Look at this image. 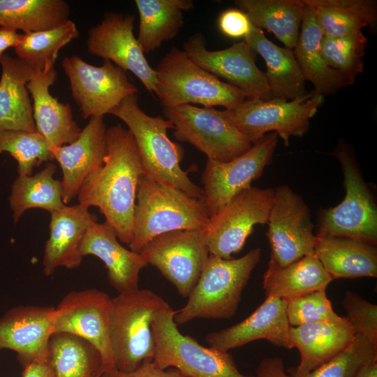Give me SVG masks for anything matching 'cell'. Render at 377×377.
<instances>
[{"label":"cell","instance_id":"obj_29","mask_svg":"<svg viewBox=\"0 0 377 377\" xmlns=\"http://www.w3.org/2000/svg\"><path fill=\"white\" fill-rule=\"evenodd\" d=\"M304 4L300 34L293 52L305 80L313 85L315 93L325 97L351 84L324 61L320 52L323 33L313 10Z\"/></svg>","mask_w":377,"mask_h":377},{"label":"cell","instance_id":"obj_3","mask_svg":"<svg viewBox=\"0 0 377 377\" xmlns=\"http://www.w3.org/2000/svg\"><path fill=\"white\" fill-rule=\"evenodd\" d=\"M210 218L203 200L142 175L139 180L130 249L140 253L153 238L174 230H201Z\"/></svg>","mask_w":377,"mask_h":377},{"label":"cell","instance_id":"obj_42","mask_svg":"<svg viewBox=\"0 0 377 377\" xmlns=\"http://www.w3.org/2000/svg\"><path fill=\"white\" fill-rule=\"evenodd\" d=\"M342 304L355 334L377 347V306L350 290L345 293Z\"/></svg>","mask_w":377,"mask_h":377},{"label":"cell","instance_id":"obj_43","mask_svg":"<svg viewBox=\"0 0 377 377\" xmlns=\"http://www.w3.org/2000/svg\"><path fill=\"white\" fill-rule=\"evenodd\" d=\"M218 24L225 36L233 38H244L252 27L248 16L239 8H229L222 12Z\"/></svg>","mask_w":377,"mask_h":377},{"label":"cell","instance_id":"obj_44","mask_svg":"<svg viewBox=\"0 0 377 377\" xmlns=\"http://www.w3.org/2000/svg\"><path fill=\"white\" fill-rule=\"evenodd\" d=\"M101 377H184L177 369L158 367L153 360H145L140 367L131 371H122L114 366L108 367Z\"/></svg>","mask_w":377,"mask_h":377},{"label":"cell","instance_id":"obj_7","mask_svg":"<svg viewBox=\"0 0 377 377\" xmlns=\"http://www.w3.org/2000/svg\"><path fill=\"white\" fill-rule=\"evenodd\" d=\"M341 164L346 194L341 203L319 212L316 235L345 237L377 243V207L350 145L339 139L332 153Z\"/></svg>","mask_w":377,"mask_h":377},{"label":"cell","instance_id":"obj_16","mask_svg":"<svg viewBox=\"0 0 377 377\" xmlns=\"http://www.w3.org/2000/svg\"><path fill=\"white\" fill-rule=\"evenodd\" d=\"M112 297L96 288L67 293L55 307L53 333L71 334L87 340L101 352L107 367L114 366L110 344Z\"/></svg>","mask_w":377,"mask_h":377},{"label":"cell","instance_id":"obj_4","mask_svg":"<svg viewBox=\"0 0 377 377\" xmlns=\"http://www.w3.org/2000/svg\"><path fill=\"white\" fill-rule=\"evenodd\" d=\"M260 258V248L239 258L223 259L209 254L186 304L175 313V323L184 325L196 318H232Z\"/></svg>","mask_w":377,"mask_h":377},{"label":"cell","instance_id":"obj_5","mask_svg":"<svg viewBox=\"0 0 377 377\" xmlns=\"http://www.w3.org/2000/svg\"><path fill=\"white\" fill-rule=\"evenodd\" d=\"M170 306L150 289L138 288L112 297L110 344L117 369L131 371L145 360H153L152 323L159 311Z\"/></svg>","mask_w":377,"mask_h":377},{"label":"cell","instance_id":"obj_28","mask_svg":"<svg viewBox=\"0 0 377 377\" xmlns=\"http://www.w3.org/2000/svg\"><path fill=\"white\" fill-rule=\"evenodd\" d=\"M0 129L36 132L27 83L34 68L18 57L0 58Z\"/></svg>","mask_w":377,"mask_h":377},{"label":"cell","instance_id":"obj_9","mask_svg":"<svg viewBox=\"0 0 377 377\" xmlns=\"http://www.w3.org/2000/svg\"><path fill=\"white\" fill-rule=\"evenodd\" d=\"M323 101L324 96L313 91L292 101L246 98L222 112L252 144L272 131L288 146L290 138H302L308 132L310 119Z\"/></svg>","mask_w":377,"mask_h":377},{"label":"cell","instance_id":"obj_24","mask_svg":"<svg viewBox=\"0 0 377 377\" xmlns=\"http://www.w3.org/2000/svg\"><path fill=\"white\" fill-rule=\"evenodd\" d=\"M94 217L89 207L81 203L66 205L51 213L50 237L45 243L42 263L45 275H52L58 267L73 269L80 267L83 259L81 244Z\"/></svg>","mask_w":377,"mask_h":377},{"label":"cell","instance_id":"obj_21","mask_svg":"<svg viewBox=\"0 0 377 377\" xmlns=\"http://www.w3.org/2000/svg\"><path fill=\"white\" fill-rule=\"evenodd\" d=\"M287 303L279 297H266L249 317L231 327L209 333L206 342L209 347L223 351L259 339H265L278 347L291 348Z\"/></svg>","mask_w":377,"mask_h":377},{"label":"cell","instance_id":"obj_27","mask_svg":"<svg viewBox=\"0 0 377 377\" xmlns=\"http://www.w3.org/2000/svg\"><path fill=\"white\" fill-rule=\"evenodd\" d=\"M316 236L314 254L332 279L377 276L376 245L345 237Z\"/></svg>","mask_w":377,"mask_h":377},{"label":"cell","instance_id":"obj_22","mask_svg":"<svg viewBox=\"0 0 377 377\" xmlns=\"http://www.w3.org/2000/svg\"><path fill=\"white\" fill-rule=\"evenodd\" d=\"M82 256L98 258L108 270L110 285L118 293L138 288L140 271L148 265L142 256L124 248L113 228L92 219L81 244Z\"/></svg>","mask_w":377,"mask_h":377},{"label":"cell","instance_id":"obj_12","mask_svg":"<svg viewBox=\"0 0 377 377\" xmlns=\"http://www.w3.org/2000/svg\"><path fill=\"white\" fill-rule=\"evenodd\" d=\"M205 229L163 233L139 253L183 297H188L195 286L209 255Z\"/></svg>","mask_w":377,"mask_h":377},{"label":"cell","instance_id":"obj_18","mask_svg":"<svg viewBox=\"0 0 377 377\" xmlns=\"http://www.w3.org/2000/svg\"><path fill=\"white\" fill-rule=\"evenodd\" d=\"M135 19L130 13H106L100 23L89 30L87 50L125 72H131L149 92H155L156 73L134 35Z\"/></svg>","mask_w":377,"mask_h":377},{"label":"cell","instance_id":"obj_38","mask_svg":"<svg viewBox=\"0 0 377 377\" xmlns=\"http://www.w3.org/2000/svg\"><path fill=\"white\" fill-rule=\"evenodd\" d=\"M367 38L362 31L340 37L323 36L320 52L325 63L341 73L353 84L364 71Z\"/></svg>","mask_w":377,"mask_h":377},{"label":"cell","instance_id":"obj_37","mask_svg":"<svg viewBox=\"0 0 377 377\" xmlns=\"http://www.w3.org/2000/svg\"><path fill=\"white\" fill-rule=\"evenodd\" d=\"M78 35L76 24L69 19L52 29L22 34L14 50L17 57L34 70L50 71L54 68L59 51Z\"/></svg>","mask_w":377,"mask_h":377},{"label":"cell","instance_id":"obj_48","mask_svg":"<svg viewBox=\"0 0 377 377\" xmlns=\"http://www.w3.org/2000/svg\"><path fill=\"white\" fill-rule=\"evenodd\" d=\"M356 377H377V360H374L364 366Z\"/></svg>","mask_w":377,"mask_h":377},{"label":"cell","instance_id":"obj_45","mask_svg":"<svg viewBox=\"0 0 377 377\" xmlns=\"http://www.w3.org/2000/svg\"><path fill=\"white\" fill-rule=\"evenodd\" d=\"M256 377H292L285 371L283 362L279 357L263 359L256 369Z\"/></svg>","mask_w":377,"mask_h":377},{"label":"cell","instance_id":"obj_46","mask_svg":"<svg viewBox=\"0 0 377 377\" xmlns=\"http://www.w3.org/2000/svg\"><path fill=\"white\" fill-rule=\"evenodd\" d=\"M21 377H55L50 362L33 363L22 368Z\"/></svg>","mask_w":377,"mask_h":377},{"label":"cell","instance_id":"obj_47","mask_svg":"<svg viewBox=\"0 0 377 377\" xmlns=\"http://www.w3.org/2000/svg\"><path fill=\"white\" fill-rule=\"evenodd\" d=\"M22 34L17 31L7 28L0 27V58L4 52L10 48L15 47L20 42Z\"/></svg>","mask_w":377,"mask_h":377},{"label":"cell","instance_id":"obj_6","mask_svg":"<svg viewBox=\"0 0 377 377\" xmlns=\"http://www.w3.org/2000/svg\"><path fill=\"white\" fill-rule=\"evenodd\" d=\"M155 71V94L163 108L200 104L229 109L246 98L240 89L200 68L176 47L164 55Z\"/></svg>","mask_w":377,"mask_h":377},{"label":"cell","instance_id":"obj_25","mask_svg":"<svg viewBox=\"0 0 377 377\" xmlns=\"http://www.w3.org/2000/svg\"><path fill=\"white\" fill-rule=\"evenodd\" d=\"M355 333L346 317L336 321H322L290 327V346L300 354L296 368L288 371L296 374L309 373L344 350Z\"/></svg>","mask_w":377,"mask_h":377},{"label":"cell","instance_id":"obj_33","mask_svg":"<svg viewBox=\"0 0 377 377\" xmlns=\"http://www.w3.org/2000/svg\"><path fill=\"white\" fill-rule=\"evenodd\" d=\"M235 3L253 26L272 33L286 48H295L305 7L303 0H237Z\"/></svg>","mask_w":377,"mask_h":377},{"label":"cell","instance_id":"obj_39","mask_svg":"<svg viewBox=\"0 0 377 377\" xmlns=\"http://www.w3.org/2000/svg\"><path fill=\"white\" fill-rule=\"evenodd\" d=\"M3 152L16 160L20 176L31 175L34 167L53 160L46 140L37 131L0 129V154Z\"/></svg>","mask_w":377,"mask_h":377},{"label":"cell","instance_id":"obj_23","mask_svg":"<svg viewBox=\"0 0 377 377\" xmlns=\"http://www.w3.org/2000/svg\"><path fill=\"white\" fill-rule=\"evenodd\" d=\"M57 78L54 68L46 71L35 69L27 83L33 100V118L36 131L45 138L50 151L54 147L70 144L82 131L73 118L71 105L60 102L50 92V87Z\"/></svg>","mask_w":377,"mask_h":377},{"label":"cell","instance_id":"obj_32","mask_svg":"<svg viewBox=\"0 0 377 377\" xmlns=\"http://www.w3.org/2000/svg\"><path fill=\"white\" fill-rule=\"evenodd\" d=\"M313 11L323 36L340 37L374 29L377 3L374 0H303Z\"/></svg>","mask_w":377,"mask_h":377},{"label":"cell","instance_id":"obj_17","mask_svg":"<svg viewBox=\"0 0 377 377\" xmlns=\"http://www.w3.org/2000/svg\"><path fill=\"white\" fill-rule=\"evenodd\" d=\"M184 49L196 65L240 89L246 98L269 100L270 89L265 75L256 64L255 52L243 40L230 47L209 51L201 33L191 36Z\"/></svg>","mask_w":377,"mask_h":377},{"label":"cell","instance_id":"obj_31","mask_svg":"<svg viewBox=\"0 0 377 377\" xmlns=\"http://www.w3.org/2000/svg\"><path fill=\"white\" fill-rule=\"evenodd\" d=\"M139 14L138 41L147 54L174 38L184 24V11L193 8L191 0H135Z\"/></svg>","mask_w":377,"mask_h":377},{"label":"cell","instance_id":"obj_41","mask_svg":"<svg viewBox=\"0 0 377 377\" xmlns=\"http://www.w3.org/2000/svg\"><path fill=\"white\" fill-rule=\"evenodd\" d=\"M286 313L288 323L297 327L322 321H336L341 318L332 309L325 290L314 291L288 301Z\"/></svg>","mask_w":377,"mask_h":377},{"label":"cell","instance_id":"obj_15","mask_svg":"<svg viewBox=\"0 0 377 377\" xmlns=\"http://www.w3.org/2000/svg\"><path fill=\"white\" fill-rule=\"evenodd\" d=\"M267 237L271 247L270 260L286 267L314 253L317 236L310 209L290 186L274 188Z\"/></svg>","mask_w":377,"mask_h":377},{"label":"cell","instance_id":"obj_35","mask_svg":"<svg viewBox=\"0 0 377 377\" xmlns=\"http://www.w3.org/2000/svg\"><path fill=\"white\" fill-rule=\"evenodd\" d=\"M56 171V165L49 162L34 175H18L15 178L9 197L14 223L29 209L40 208L51 214L66 205L62 199L61 182L54 178Z\"/></svg>","mask_w":377,"mask_h":377},{"label":"cell","instance_id":"obj_40","mask_svg":"<svg viewBox=\"0 0 377 377\" xmlns=\"http://www.w3.org/2000/svg\"><path fill=\"white\" fill-rule=\"evenodd\" d=\"M377 360V347L364 337L355 334L351 343L341 353L316 369L292 377H356L361 369Z\"/></svg>","mask_w":377,"mask_h":377},{"label":"cell","instance_id":"obj_34","mask_svg":"<svg viewBox=\"0 0 377 377\" xmlns=\"http://www.w3.org/2000/svg\"><path fill=\"white\" fill-rule=\"evenodd\" d=\"M48 360L55 377H101L108 368L97 348L67 333H53Z\"/></svg>","mask_w":377,"mask_h":377},{"label":"cell","instance_id":"obj_14","mask_svg":"<svg viewBox=\"0 0 377 377\" xmlns=\"http://www.w3.org/2000/svg\"><path fill=\"white\" fill-rule=\"evenodd\" d=\"M61 66L84 119L110 114L123 99L138 93L126 72L109 60L95 66L73 55L65 57Z\"/></svg>","mask_w":377,"mask_h":377},{"label":"cell","instance_id":"obj_10","mask_svg":"<svg viewBox=\"0 0 377 377\" xmlns=\"http://www.w3.org/2000/svg\"><path fill=\"white\" fill-rule=\"evenodd\" d=\"M163 112L172 124L175 138L194 146L207 159L228 161L243 154L253 145L222 110L186 104L163 108Z\"/></svg>","mask_w":377,"mask_h":377},{"label":"cell","instance_id":"obj_20","mask_svg":"<svg viewBox=\"0 0 377 377\" xmlns=\"http://www.w3.org/2000/svg\"><path fill=\"white\" fill-rule=\"evenodd\" d=\"M106 131L103 117H91L74 141L51 149L53 160L62 171L65 205L77 195L85 179L102 166L107 154Z\"/></svg>","mask_w":377,"mask_h":377},{"label":"cell","instance_id":"obj_19","mask_svg":"<svg viewBox=\"0 0 377 377\" xmlns=\"http://www.w3.org/2000/svg\"><path fill=\"white\" fill-rule=\"evenodd\" d=\"M54 306L20 305L0 318V351L17 353L22 368L48 362Z\"/></svg>","mask_w":377,"mask_h":377},{"label":"cell","instance_id":"obj_26","mask_svg":"<svg viewBox=\"0 0 377 377\" xmlns=\"http://www.w3.org/2000/svg\"><path fill=\"white\" fill-rule=\"evenodd\" d=\"M244 40L260 54L266 65L265 73L272 98L292 101L306 96V80L294 52L267 39L262 29L252 25Z\"/></svg>","mask_w":377,"mask_h":377},{"label":"cell","instance_id":"obj_8","mask_svg":"<svg viewBox=\"0 0 377 377\" xmlns=\"http://www.w3.org/2000/svg\"><path fill=\"white\" fill-rule=\"evenodd\" d=\"M170 306L159 311L152 323L154 363L161 369L174 368L184 377H256L241 373L228 351L205 347L180 332Z\"/></svg>","mask_w":377,"mask_h":377},{"label":"cell","instance_id":"obj_36","mask_svg":"<svg viewBox=\"0 0 377 377\" xmlns=\"http://www.w3.org/2000/svg\"><path fill=\"white\" fill-rule=\"evenodd\" d=\"M69 15L70 6L64 0H0V27L24 34L54 28Z\"/></svg>","mask_w":377,"mask_h":377},{"label":"cell","instance_id":"obj_30","mask_svg":"<svg viewBox=\"0 0 377 377\" xmlns=\"http://www.w3.org/2000/svg\"><path fill=\"white\" fill-rule=\"evenodd\" d=\"M332 280L313 253L283 267L269 260L263 275V287L267 297L289 301L314 291L325 290Z\"/></svg>","mask_w":377,"mask_h":377},{"label":"cell","instance_id":"obj_2","mask_svg":"<svg viewBox=\"0 0 377 377\" xmlns=\"http://www.w3.org/2000/svg\"><path fill=\"white\" fill-rule=\"evenodd\" d=\"M138 100L137 94L128 96L110 114L128 126L137 147L143 175L203 200L202 188L194 184L188 176V172L180 167L182 147L167 135L168 129H174L172 124L162 116L146 114Z\"/></svg>","mask_w":377,"mask_h":377},{"label":"cell","instance_id":"obj_11","mask_svg":"<svg viewBox=\"0 0 377 377\" xmlns=\"http://www.w3.org/2000/svg\"><path fill=\"white\" fill-rule=\"evenodd\" d=\"M277 141V133L272 132L230 161L207 159L202 176V188L203 202L210 219L261 177L265 167L272 161Z\"/></svg>","mask_w":377,"mask_h":377},{"label":"cell","instance_id":"obj_1","mask_svg":"<svg viewBox=\"0 0 377 377\" xmlns=\"http://www.w3.org/2000/svg\"><path fill=\"white\" fill-rule=\"evenodd\" d=\"M107 154L102 166L90 175L77 195L79 203L96 207L118 239L129 245L138 182L143 175L133 137L121 124L107 128Z\"/></svg>","mask_w":377,"mask_h":377},{"label":"cell","instance_id":"obj_13","mask_svg":"<svg viewBox=\"0 0 377 377\" xmlns=\"http://www.w3.org/2000/svg\"><path fill=\"white\" fill-rule=\"evenodd\" d=\"M274 188L250 186L212 217L205 230L209 254L230 259L244 247L256 224H267Z\"/></svg>","mask_w":377,"mask_h":377}]
</instances>
